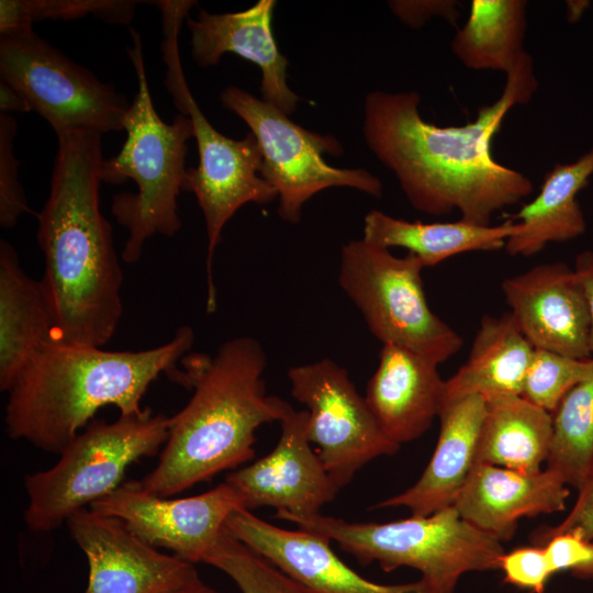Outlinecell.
Here are the masks:
<instances>
[{
	"mask_svg": "<svg viewBox=\"0 0 593 593\" xmlns=\"http://www.w3.org/2000/svg\"><path fill=\"white\" fill-rule=\"evenodd\" d=\"M545 549L555 573L570 571L579 579H593V542L575 532L550 537Z\"/></svg>",
	"mask_w": 593,
	"mask_h": 593,
	"instance_id": "836d02e7",
	"label": "cell"
},
{
	"mask_svg": "<svg viewBox=\"0 0 593 593\" xmlns=\"http://www.w3.org/2000/svg\"><path fill=\"white\" fill-rule=\"evenodd\" d=\"M169 417L144 409L112 422L93 421L59 452L49 469L24 479L30 530L48 533L122 484L127 468L166 443Z\"/></svg>",
	"mask_w": 593,
	"mask_h": 593,
	"instance_id": "ba28073f",
	"label": "cell"
},
{
	"mask_svg": "<svg viewBox=\"0 0 593 593\" xmlns=\"http://www.w3.org/2000/svg\"><path fill=\"white\" fill-rule=\"evenodd\" d=\"M168 593H221L220 591L206 585L202 580L192 584V585H189V586H186V588H182V589H179V590H176V591H171V592H168Z\"/></svg>",
	"mask_w": 593,
	"mask_h": 593,
	"instance_id": "f35d334b",
	"label": "cell"
},
{
	"mask_svg": "<svg viewBox=\"0 0 593 593\" xmlns=\"http://www.w3.org/2000/svg\"><path fill=\"white\" fill-rule=\"evenodd\" d=\"M276 517L335 541L361 564L390 572L409 567L421 573L427 593H455L467 572L499 570L501 542L465 521L454 506L389 523H350L320 513Z\"/></svg>",
	"mask_w": 593,
	"mask_h": 593,
	"instance_id": "8992f818",
	"label": "cell"
},
{
	"mask_svg": "<svg viewBox=\"0 0 593 593\" xmlns=\"http://www.w3.org/2000/svg\"><path fill=\"white\" fill-rule=\"evenodd\" d=\"M501 289L511 314L534 348L591 358V315L574 269L564 262L541 264L507 277Z\"/></svg>",
	"mask_w": 593,
	"mask_h": 593,
	"instance_id": "2e32d148",
	"label": "cell"
},
{
	"mask_svg": "<svg viewBox=\"0 0 593 593\" xmlns=\"http://www.w3.org/2000/svg\"><path fill=\"white\" fill-rule=\"evenodd\" d=\"M393 13L405 24L417 29L434 15H440L456 25L460 15L458 2L452 0L439 1H390Z\"/></svg>",
	"mask_w": 593,
	"mask_h": 593,
	"instance_id": "d590c367",
	"label": "cell"
},
{
	"mask_svg": "<svg viewBox=\"0 0 593 593\" xmlns=\"http://www.w3.org/2000/svg\"><path fill=\"white\" fill-rule=\"evenodd\" d=\"M485 411L486 402L479 395L444 402L438 440L421 478L373 508L404 506L414 516H426L452 506L475 463Z\"/></svg>",
	"mask_w": 593,
	"mask_h": 593,
	"instance_id": "44dd1931",
	"label": "cell"
},
{
	"mask_svg": "<svg viewBox=\"0 0 593 593\" xmlns=\"http://www.w3.org/2000/svg\"><path fill=\"white\" fill-rule=\"evenodd\" d=\"M592 374L593 357L578 359L535 348L522 396L553 414L564 395Z\"/></svg>",
	"mask_w": 593,
	"mask_h": 593,
	"instance_id": "4dcf8cb0",
	"label": "cell"
},
{
	"mask_svg": "<svg viewBox=\"0 0 593 593\" xmlns=\"http://www.w3.org/2000/svg\"><path fill=\"white\" fill-rule=\"evenodd\" d=\"M306 410L289 407L279 441L271 452L226 477L240 494L244 510L270 506L296 515L320 513L338 486L307 437Z\"/></svg>",
	"mask_w": 593,
	"mask_h": 593,
	"instance_id": "9a60e30c",
	"label": "cell"
},
{
	"mask_svg": "<svg viewBox=\"0 0 593 593\" xmlns=\"http://www.w3.org/2000/svg\"><path fill=\"white\" fill-rule=\"evenodd\" d=\"M143 1L135 0H1L0 36L32 29L45 20H75L92 14L103 22L127 25Z\"/></svg>",
	"mask_w": 593,
	"mask_h": 593,
	"instance_id": "f1b7e54d",
	"label": "cell"
},
{
	"mask_svg": "<svg viewBox=\"0 0 593 593\" xmlns=\"http://www.w3.org/2000/svg\"><path fill=\"white\" fill-rule=\"evenodd\" d=\"M517 228V222L512 219L486 226L462 220L423 223L371 210L363 217L362 239L388 249L403 247L415 255L424 267H432L459 254L505 248L506 240Z\"/></svg>",
	"mask_w": 593,
	"mask_h": 593,
	"instance_id": "d4e9b609",
	"label": "cell"
},
{
	"mask_svg": "<svg viewBox=\"0 0 593 593\" xmlns=\"http://www.w3.org/2000/svg\"><path fill=\"white\" fill-rule=\"evenodd\" d=\"M593 175V148L570 164L557 163L544 179L539 193L512 215L518 228L506 240L513 256H533L549 243L573 239L585 232L586 222L577 194Z\"/></svg>",
	"mask_w": 593,
	"mask_h": 593,
	"instance_id": "cb8c5ba5",
	"label": "cell"
},
{
	"mask_svg": "<svg viewBox=\"0 0 593 593\" xmlns=\"http://www.w3.org/2000/svg\"><path fill=\"white\" fill-rule=\"evenodd\" d=\"M194 342L190 326L149 349L104 350L53 340L29 360L8 390L4 424L12 439L60 452L105 405L141 414L148 387L171 374Z\"/></svg>",
	"mask_w": 593,
	"mask_h": 593,
	"instance_id": "277c9868",
	"label": "cell"
},
{
	"mask_svg": "<svg viewBox=\"0 0 593 593\" xmlns=\"http://www.w3.org/2000/svg\"><path fill=\"white\" fill-rule=\"evenodd\" d=\"M424 268L413 254L396 257L361 238L343 245L338 283L377 339L439 365L460 350L462 337L430 310Z\"/></svg>",
	"mask_w": 593,
	"mask_h": 593,
	"instance_id": "9c48e42d",
	"label": "cell"
},
{
	"mask_svg": "<svg viewBox=\"0 0 593 593\" xmlns=\"http://www.w3.org/2000/svg\"><path fill=\"white\" fill-rule=\"evenodd\" d=\"M203 563L226 573L240 593H313L238 540L226 527Z\"/></svg>",
	"mask_w": 593,
	"mask_h": 593,
	"instance_id": "f546056e",
	"label": "cell"
},
{
	"mask_svg": "<svg viewBox=\"0 0 593 593\" xmlns=\"http://www.w3.org/2000/svg\"><path fill=\"white\" fill-rule=\"evenodd\" d=\"M101 137L81 131L57 137L49 193L37 214L42 280L58 340L91 347L111 340L123 314V273L99 203Z\"/></svg>",
	"mask_w": 593,
	"mask_h": 593,
	"instance_id": "7a4b0ae2",
	"label": "cell"
},
{
	"mask_svg": "<svg viewBox=\"0 0 593 593\" xmlns=\"http://www.w3.org/2000/svg\"><path fill=\"white\" fill-rule=\"evenodd\" d=\"M133 44L126 52L135 69L137 91L125 115L126 138L121 150L103 159L102 182L133 180L136 192L113 195L111 211L128 231L121 257L138 261L145 242L156 234L172 237L181 228L177 199L183 188L187 142L194 136L191 120L182 114L164 122L150 97L139 33L131 29Z\"/></svg>",
	"mask_w": 593,
	"mask_h": 593,
	"instance_id": "5b68a950",
	"label": "cell"
},
{
	"mask_svg": "<svg viewBox=\"0 0 593 593\" xmlns=\"http://www.w3.org/2000/svg\"><path fill=\"white\" fill-rule=\"evenodd\" d=\"M555 472H519L475 462L454 507L472 526L497 541L513 537L523 517L566 508L569 490Z\"/></svg>",
	"mask_w": 593,
	"mask_h": 593,
	"instance_id": "d6986e66",
	"label": "cell"
},
{
	"mask_svg": "<svg viewBox=\"0 0 593 593\" xmlns=\"http://www.w3.org/2000/svg\"><path fill=\"white\" fill-rule=\"evenodd\" d=\"M171 373L193 390L188 403L169 417V432L157 466L143 489L168 497L217 473L249 461L259 426L281 421L291 406L266 394L267 356L254 337L223 343L215 354H186Z\"/></svg>",
	"mask_w": 593,
	"mask_h": 593,
	"instance_id": "3957f363",
	"label": "cell"
},
{
	"mask_svg": "<svg viewBox=\"0 0 593 593\" xmlns=\"http://www.w3.org/2000/svg\"><path fill=\"white\" fill-rule=\"evenodd\" d=\"M225 527L238 540L313 593H427L418 580L404 584L370 581L344 563L331 540L303 529L277 527L250 511L238 508Z\"/></svg>",
	"mask_w": 593,
	"mask_h": 593,
	"instance_id": "e0dca14e",
	"label": "cell"
},
{
	"mask_svg": "<svg viewBox=\"0 0 593 593\" xmlns=\"http://www.w3.org/2000/svg\"><path fill=\"white\" fill-rule=\"evenodd\" d=\"M513 315H484L467 361L446 380L445 400L479 395L486 403L522 396L534 351Z\"/></svg>",
	"mask_w": 593,
	"mask_h": 593,
	"instance_id": "603a6c76",
	"label": "cell"
},
{
	"mask_svg": "<svg viewBox=\"0 0 593 593\" xmlns=\"http://www.w3.org/2000/svg\"><path fill=\"white\" fill-rule=\"evenodd\" d=\"M58 340L57 320L43 280L22 269L14 247L0 242V389L8 392L18 374L45 344Z\"/></svg>",
	"mask_w": 593,
	"mask_h": 593,
	"instance_id": "7402d4cb",
	"label": "cell"
},
{
	"mask_svg": "<svg viewBox=\"0 0 593 593\" xmlns=\"http://www.w3.org/2000/svg\"><path fill=\"white\" fill-rule=\"evenodd\" d=\"M552 439V414L524 396L486 403L475 462L519 472H538Z\"/></svg>",
	"mask_w": 593,
	"mask_h": 593,
	"instance_id": "484cf974",
	"label": "cell"
},
{
	"mask_svg": "<svg viewBox=\"0 0 593 593\" xmlns=\"http://www.w3.org/2000/svg\"><path fill=\"white\" fill-rule=\"evenodd\" d=\"M66 523L87 557L85 593H168L201 581L194 563L159 552L115 517L82 508Z\"/></svg>",
	"mask_w": 593,
	"mask_h": 593,
	"instance_id": "5bb4252c",
	"label": "cell"
},
{
	"mask_svg": "<svg viewBox=\"0 0 593 593\" xmlns=\"http://www.w3.org/2000/svg\"><path fill=\"white\" fill-rule=\"evenodd\" d=\"M546 463L578 490L593 474V374L573 387L552 414Z\"/></svg>",
	"mask_w": 593,
	"mask_h": 593,
	"instance_id": "83f0119b",
	"label": "cell"
},
{
	"mask_svg": "<svg viewBox=\"0 0 593 593\" xmlns=\"http://www.w3.org/2000/svg\"><path fill=\"white\" fill-rule=\"evenodd\" d=\"M0 110L1 113L8 112H29L31 111L27 102L9 85L0 82Z\"/></svg>",
	"mask_w": 593,
	"mask_h": 593,
	"instance_id": "74e56055",
	"label": "cell"
},
{
	"mask_svg": "<svg viewBox=\"0 0 593 593\" xmlns=\"http://www.w3.org/2000/svg\"><path fill=\"white\" fill-rule=\"evenodd\" d=\"M288 379L292 396L307 409L309 440L317 446L315 451L339 490L369 461L399 450L347 370L334 360L293 366Z\"/></svg>",
	"mask_w": 593,
	"mask_h": 593,
	"instance_id": "7c38bea8",
	"label": "cell"
},
{
	"mask_svg": "<svg viewBox=\"0 0 593 593\" xmlns=\"http://www.w3.org/2000/svg\"><path fill=\"white\" fill-rule=\"evenodd\" d=\"M220 99L256 137L262 154L260 176L277 191L278 213L283 221L299 223L305 202L332 187L382 197L381 181L368 170L337 168L324 159L325 154L343 153L334 136L300 126L279 108L236 86L226 87Z\"/></svg>",
	"mask_w": 593,
	"mask_h": 593,
	"instance_id": "8fae6325",
	"label": "cell"
},
{
	"mask_svg": "<svg viewBox=\"0 0 593 593\" xmlns=\"http://www.w3.org/2000/svg\"><path fill=\"white\" fill-rule=\"evenodd\" d=\"M273 0H259L247 10L233 13H210L187 18L191 53L199 67L216 66L226 53L255 64L261 71L262 100L286 114L293 113L301 98L288 86L289 61L279 51L272 33Z\"/></svg>",
	"mask_w": 593,
	"mask_h": 593,
	"instance_id": "ac0fdd59",
	"label": "cell"
},
{
	"mask_svg": "<svg viewBox=\"0 0 593 593\" xmlns=\"http://www.w3.org/2000/svg\"><path fill=\"white\" fill-rule=\"evenodd\" d=\"M567 532L593 539V474L579 489V496L569 515L555 527L539 529L534 535V542L544 545L550 537Z\"/></svg>",
	"mask_w": 593,
	"mask_h": 593,
	"instance_id": "e575fe53",
	"label": "cell"
},
{
	"mask_svg": "<svg viewBox=\"0 0 593 593\" xmlns=\"http://www.w3.org/2000/svg\"><path fill=\"white\" fill-rule=\"evenodd\" d=\"M18 125L9 113H0V225L11 228L31 212L18 177L20 161L14 155Z\"/></svg>",
	"mask_w": 593,
	"mask_h": 593,
	"instance_id": "1f68e13d",
	"label": "cell"
},
{
	"mask_svg": "<svg viewBox=\"0 0 593 593\" xmlns=\"http://www.w3.org/2000/svg\"><path fill=\"white\" fill-rule=\"evenodd\" d=\"M526 8L524 0H472L452 38L454 55L467 68L507 74L526 53Z\"/></svg>",
	"mask_w": 593,
	"mask_h": 593,
	"instance_id": "4316f807",
	"label": "cell"
},
{
	"mask_svg": "<svg viewBox=\"0 0 593 593\" xmlns=\"http://www.w3.org/2000/svg\"><path fill=\"white\" fill-rule=\"evenodd\" d=\"M574 271L583 286L591 315L590 350L593 357V251L584 250L575 258Z\"/></svg>",
	"mask_w": 593,
	"mask_h": 593,
	"instance_id": "8d00e7d4",
	"label": "cell"
},
{
	"mask_svg": "<svg viewBox=\"0 0 593 593\" xmlns=\"http://www.w3.org/2000/svg\"><path fill=\"white\" fill-rule=\"evenodd\" d=\"M153 4L161 12L165 86L180 114L191 120L197 139L199 164L187 169L182 190L195 195L205 222V307L211 314L217 306L212 264L224 226L244 204H265L278 194L260 176L262 154L256 137L248 133L233 139L221 134L204 116L187 85L178 41L181 24L197 1L158 0Z\"/></svg>",
	"mask_w": 593,
	"mask_h": 593,
	"instance_id": "52a82bcc",
	"label": "cell"
},
{
	"mask_svg": "<svg viewBox=\"0 0 593 593\" xmlns=\"http://www.w3.org/2000/svg\"><path fill=\"white\" fill-rule=\"evenodd\" d=\"M89 508L115 517L143 541L170 549L189 562H204L227 517L244 508L239 492L226 480L199 495L167 499L127 481Z\"/></svg>",
	"mask_w": 593,
	"mask_h": 593,
	"instance_id": "4fadbf2b",
	"label": "cell"
},
{
	"mask_svg": "<svg viewBox=\"0 0 593 593\" xmlns=\"http://www.w3.org/2000/svg\"><path fill=\"white\" fill-rule=\"evenodd\" d=\"M537 88L526 52L506 74L497 100L460 126L425 121L416 91H371L363 104V137L415 210L437 216L458 210L465 222L491 225L496 212L534 190L528 177L494 159L492 142L511 109L528 103Z\"/></svg>",
	"mask_w": 593,
	"mask_h": 593,
	"instance_id": "6da1fadb",
	"label": "cell"
},
{
	"mask_svg": "<svg viewBox=\"0 0 593 593\" xmlns=\"http://www.w3.org/2000/svg\"><path fill=\"white\" fill-rule=\"evenodd\" d=\"M499 570L504 582L530 593H544L548 581L555 574L544 545L515 548L504 552Z\"/></svg>",
	"mask_w": 593,
	"mask_h": 593,
	"instance_id": "d6a6232c",
	"label": "cell"
},
{
	"mask_svg": "<svg viewBox=\"0 0 593 593\" xmlns=\"http://www.w3.org/2000/svg\"><path fill=\"white\" fill-rule=\"evenodd\" d=\"M437 367L406 348L382 344L365 399L384 434L400 446L419 438L439 415L446 380Z\"/></svg>",
	"mask_w": 593,
	"mask_h": 593,
	"instance_id": "ffe728a7",
	"label": "cell"
},
{
	"mask_svg": "<svg viewBox=\"0 0 593 593\" xmlns=\"http://www.w3.org/2000/svg\"><path fill=\"white\" fill-rule=\"evenodd\" d=\"M1 81L48 122L57 137L123 131L130 102L32 29L0 36Z\"/></svg>",
	"mask_w": 593,
	"mask_h": 593,
	"instance_id": "30bf717a",
	"label": "cell"
}]
</instances>
